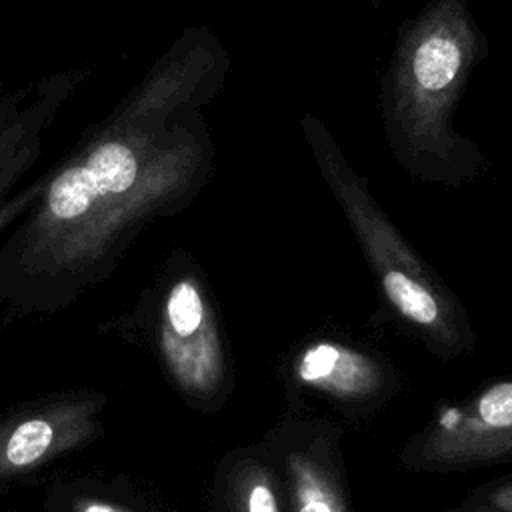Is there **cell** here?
I'll use <instances>...</instances> for the list:
<instances>
[{"mask_svg":"<svg viewBox=\"0 0 512 512\" xmlns=\"http://www.w3.org/2000/svg\"><path fill=\"white\" fill-rule=\"evenodd\" d=\"M480 38L464 0H436L402 36L392 66V134L414 158L454 170L460 140L450 128Z\"/></svg>","mask_w":512,"mask_h":512,"instance_id":"1","label":"cell"},{"mask_svg":"<svg viewBox=\"0 0 512 512\" xmlns=\"http://www.w3.org/2000/svg\"><path fill=\"white\" fill-rule=\"evenodd\" d=\"M302 126L320 172L352 224L388 304L436 354L456 356L466 352L472 346V332L458 300L392 226L324 126L310 116Z\"/></svg>","mask_w":512,"mask_h":512,"instance_id":"2","label":"cell"},{"mask_svg":"<svg viewBox=\"0 0 512 512\" xmlns=\"http://www.w3.org/2000/svg\"><path fill=\"white\" fill-rule=\"evenodd\" d=\"M512 454V378L444 406L402 456L410 470H458Z\"/></svg>","mask_w":512,"mask_h":512,"instance_id":"3","label":"cell"},{"mask_svg":"<svg viewBox=\"0 0 512 512\" xmlns=\"http://www.w3.org/2000/svg\"><path fill=\"white\" fill-rule=\"evenodd\" d=\"M162 350L184 390L210 396L224 384L226 364L216 322L192 278L178 280L166 296Z\"/></svg>","mask_w":512,"mask_h":512,"instance_id":"4","label":"cell"},{"mask_svg":"<svg viewBox=\"0 0 512 512\" xmlns=\"http://www.w3.org/2000/svg\"><path fill=\"white\" fill-rule=\"evenodd\" d=\"M290 374L296 386L346 404L376 400L390 388V372L376 356L336 340L302 346Z\"/></svg>","mask_w":512,"mask_h":512,"instance_id":"5","label":"cell"},{"mask_svg":"<svg viewBox=\"0 0 512 512\" xmlns=\"http://www.w3.org/2000/svg\"><path fill=\"white\" fill-rule=\"evenodd\" d=\"M336 446L334 436L316 432L284 450L286 512H350Z\"/></svg>","mask_w":512,"mask_h":512,"instance_id":"6","label":"cell"},{"mask_svg":"<svg viewBox=\"0 0 512 512\" xmlns=\"http://www.w3.org/2000/svg\"><path fill=\"white\" fill-rule=\"evenodd\" d=\"M138 174V160L130 146L106 142L92 150L82 164L62 172L50 186L48 210L56 220H74L98 200L126 192Z\"/></svg>","mask_w":512,"mask_h":512,"instance_id":"7","label":"cell"},{"mask_svg":"<svg viewBox=\"0 0 512 512\" xmlns=\"http://www.w3.org/2000/svg\"><path fill=\"white\" fill-rule=\"evenodd\" d=\"M226 498L230 512H286L282 480L258 456H244L234 462Z\"/></svg>","mask_w":512,"mask_h":512,"instance_id":"8","label":"cell"},{"mask_svg":"<svg viewBox=\"0 0 512 512\" xmlns=\"http://www.w3.org/2000/svg\"><path fill=\"white\" fill-rule=\"evenodd\" d=\"M54 430L42 418H32L16 426L6 442V460L8 464L22 468L34 464L52 444Z\"/></svg>","mask_w":512,"mask_h":512,"instance_id":"9","label":"cell"},{"mask_svg":"<svg viewBox=\"0 0 512 512\" xmlns=\"http://www.w3.org/2000/svg\"><path fill=\"white\" fill-rule=\"evenodd\" d=\"M484 500L488 502V506L492 510H498V512H512V480H506V482H500L496 484L486 496Z\"/></svg>","mask_w":512,"mask_h":512,"instance_id":"10","label":"cell"},{"mask_svg":"<svg viewBox=\"0 0 512 512\" xmlns=\"http://www.w3.org/2000/svg\"><path fill=\"white\" fill-rule=\"evenodd\" d=\"M80 512H124L112 504H106V502H86L82 504Z\"/></svg>","mask_w":512,"mask_h":512,"instance_id":"11","label":"cell"},{"mask_svg":"<svg viewBox=\"0 0 512 512\" xmlns=\"http://www.w3.org/2000/svg\"><path fill=\"white\" fill-rule=\"evenodd\" d=\"M474 512H498V510H492V508H488V510H474Z\"/></svg>","mask_w":512,"mask_h":512,"instance_id":"12","label":"cell"}]
</instances>
